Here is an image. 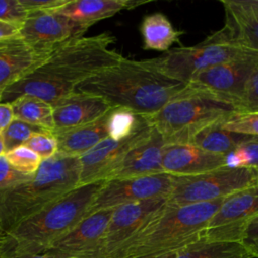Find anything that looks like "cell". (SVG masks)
<instances>
[{
	"instance_id": "obj_27",
	"label": "cell",
	"mask_w": 258,
	"mask_h": 258,
	"mask_svg": "<svg viewBox=\"0 0 258 258\" xmlns=\"http://www.w3.org/2000/svg\"><path fill=\"white\" fill-rule=\"evenodd\" d=\"M147 123L143 115L125 108H112L107 116L108 137L114 140L126 138Z\"/></svg>"
},
{
	"instance_id": "obj_36",
	"label": "cell",
	"mask_w": 258,
	"mask_h": 258,
	"mask_svg": "<svg viewBox=\"0 0 258 258\" xmlns=\"http://www.w3.org/2000/svg\"><path fill=\"white\" fill-rule=\"evenodd\" d=\"M33 175L20 173L11 166L5 155H0V189L28 180Z\"/></svg>"
},
{
	"instance_id": "obj_5",
	"label": "cell",
	"mask_w": 258,
	"mask_h": 258,
	"mask_svg": "<svg viewBox=\"0 0 258 258\" xmlns=\"http://www.w3.org/2000/svg\"><path fill=\"white\" fill-rule=\"evenodd\" d=\"M80 186V157L54 156L42 160L33 176L0 189V235L51 206Z\"/></svg>"
},
{
	"instance_id": "obj_18",
	"label": "cell",
	"mask_w": 258,
	"mask_h": 258,
	"mask_svg": "<svg viewBox=\"0 0 258 258\" xmlns=\"http://www.w3.org/2000/svg\"><path fill=\"white\" fill-rule=\"evenodd\" d=\"M53 49H39L21 39L0 42V102L5 90L40 64Z\"/></svg>"
},
{
	"instance_id": "obj_14",
	"label": "cell",
	"mask_w": 258,
	"mask_h": 258,
	"mask_svg": "<svg viewBox=\"0 0 258 258\" xmlns=\"http://www.w3.org/2000/svg\"><path fill=\"white\" fill-rule=\"evenodd\" d=\"M113 210H102L87 216L45 252L64 258H99L102 239Z\"/></svg>"
},
{
	"instance_id": "obj_19",
	"label": "cell",
	"mask_w": 258,
	"mask_h": 258,
	"mask_svg": "<svg viewBox=\"0 0 258 258\" xmlns=\"http://www.w3.org/2000/svg\"><path fill=\"white\" fill-rule=\"evenodd\" d=\"M51 106L54 122L52 132L94 122L113 108L102 98L83 93H73Z\"/></svg>"
},
{
	"instance_id": "obj_6",
	"label": "cell",
	"mask_w": 258,
	"mask_h": 258,
	"mask_svg": "<svg viewBox=\"0 0 258 258\" xmlns=\"http://www.w3.org/2000/svg\"><path fill=\"white\" fill-rule=\"evenodd\" d=\"M240 112L232 103L187 85L156 113L144 116L166 144L187 143L199 131Z\"/></svg>"
},
{
	"instance_id": "obj_26",
	"label": "cell",
	"mask_w": 258,
	"mask_h": 258,
	"mask_svg": "<svg viewBox=\"0 0 258 258\" xmlns=\"http://www.w3.org/2000/svg\"><path fill=\"white\" fill-rule=\"evenodd\" d=\"M225 9V25L231 38L245 49L258 51V16Z\"/></svg>"
},
{
	"instance_id": "obj_4",
	"label": "cell",
	"mask_w": 258,
	"mask_h": 258,
	"mask_svg": "<svg viewBox=\"0 0 258 258\" xmlns=\"http://www.w3.org/2000/svg\"><path fill=\"white\" fill-rule=\"evenodd\" d=\"M224 199L191 205L165 204L114 258H151L183 248L202 239Z\"/></svg>"
},
{
	"instance_id": "obj_25",
	"label": "cell",
	"mask_w": 258,
	"mask_h": 258,
	"mask_svg": "<svg viewBox=\"0 0 258 258\" xmlns=\"http://www.w3.org/2000/svg\"><path fill=\"white\" fill-rule=\"evenodd\" d=\"M14 118L52 132L54 129L52 106L30 95H23L11 103Z\"/></svg>"
},
{
	"instance_id": "obj_32",
	"label": "cell",
	"mask_w": 258,
	"mask_h": 258,
	"mask_svg": "<svg viewBox=\"0 0 258 258\" xmlns=\"http://www.w3.org/2000/svg\"><path fill=\"white\" fill-rule=\"evenodd\" d=\"M24 145L36 153L41 160L54 156L57 151L56 140L49 131L32 134Z\"/></svg>"
},
{
	"instance_id": "obj_17",
	"label": "cell",
	"mask_w": 258,
	"mask_h": 258,
	"mask_svg": "<svg viewBox=\"0 0 258 258\" xmlns=\"http://www.w3.org/2000/svg\"><path fill=\"white\" fill-rule=\"evenodd\" d=\"M226 166L224 155L208 152L189 143L166 144L162 171L173 176H191Z\"/></svg>"
},
{
	"instance_id": "obj_8",
	"label": "cell",
	"mask_w": 258,
	"mask_h": 258,
	"mask_svg": "<svg viewBox=\"0 0 258 258\" xmlns=\"http://www.w3.org/2000/svg\"><path fill=\"white\" fill-rule=\"evenodd\" d=\"M258 184V171L250 168L221 167L191 176H175L166 199L168 205H191L225 199Z\"/></svg>"
},
{
	"instance_id": "obj_11",
	"label": "cell",
	"mask_w": 258,
	"mask_h": 258,
	"mask_svg": "<svg viewBox=\"0 0 258 258\" xmlns=\"http://www.w3.org/2000/svg\"><path fill=\"white\" fill-rule=\"evenodd\" d=\"M258 215V184L224 199L202 238L207 241L240 242L246 224Z\"/></svg>"
},
{
	"instance_id": "obj_35",
	"label": "cell",
	"mask_w": 258,
	"mask_h": 258,
	"mask_svg": "<svg viewBox=\"0 0 258 258\" xmlns=\"http://www.w3.org/2000/svg\"><path fill=\"white\" fill-rule=\"evenodd\" d=\"M240 243L251 258H258V215L246 224Z\"/></svg>"
},
{
	"instance_id": "obj_10",
	"label": "cell",
	"mask_w": 258,
	"mask_h": 258,
	"mask_svg": "<svg viewBox=\"0 0 258 258\" xmlns=\"http://www.w3.org/2000/svg\"><path fill=\"white\" fill-rule=\"evenodd\" d=\"M174 180L175 176L164 172L140 177L105 180L87 216L98 211L115 209L125 204L168 197Z\"/></svg>"
},
{
	"instance_id": "obj_20",
	"label": "cell",
	"mask_w": 258,
	"mask_h": 258,
	"mask_svg": "<svg viewBox=\"0 0 258 258\" xmlns=\"http://www.w3.org/2000/svg\"><path fill=\"white\" fill-rule=\"evenodd\" d=\"M107 116L108 112L94 122L52 132L57 144L56 154L80 157L99 142L108 138Z\"/></svg>"
},
{
	"instance_id": "obj_1",
	"label": "cell",
	"mask_w": 258,
	"mask_h": 258,
	"mask_svg": "<svg viewBox=\"0 0 258 258\" xmlns=\"http://www.w3.org/2000/svg\"><path fill=\"white\" fill-rule=\"evenodd\" d=\"M114 42L115 37L104 32L55 47L40 64L7 88L0 103H11L20 96L30 95L53 105L73 94L79 84L124 57L111 48Z\"/></svg>"
},
{
	"instance_id": "obj_9",
	"label": "cell",
	"mask_w": 258,
	"mask_h": 258,
	"mask_svg": "<svg viewBox=\"0 0 258 258\" xmlns=\"http://www.w3.org/2000/svg\"><path fill=\"white\" fill-rule=\"evenodd\" d=\"M258 66V51L245 50L235 58L192 77L187 85L234 104L238 109L247 83Z\"/></svg>"
},
{
	"instance_id": "obj_13",
	"label": "cell",
	"mask_w": 258,
	"mask_h": 258,
	"mask_svg": "<svg viewBox=\"0 0 258 258\" xmlns=\"http://www.w3.org/2000/svg\"><path fill=\"white\" fill-rule=\"evenodd\" d=\"M91 26L52 10L29 11L20 27L21 40L39 49L55 47L83 37Z\"/></svg>"
},
{
	"instance_id": "obj_2",
	"label": "cell",
	"mask_w": 258,
	"mask_h": 258,
	"mask_svg": "<svg viewBox=\"0 0 258 258\" xmlns=\"http://www.w3.org/2000/svg\"><path fill=\"white\" fill-rule=\"evenodd\" d=\"M187 85L162 73L150 59L123 57L79 84L74 93L102 98L113 108H125L143 116L159 111Z\"/></svg>"
},
{
	"instance_id": "obj_15",
	"label": "cell",
	"mask_w": 258,
	"mask_h": 258,
	"mask_svg": "<svg viewBox=\"0 0 258 258\" xmlns=\"http://www.w3.org/2000/svg\"><path fill=\"white\" fill-rule=\"evenodd\" d=\"M165 145L162 135L151 125L146 134L127 150L106 180L140 177L163 172L162 156Z\"/></svg>"
},
{
	"instance_id": "obj_3",
	"label": "cell",
	"mask_w": 258,
	"mask_h": 258,
	"mask_svg": "<svg viewBox=\"0 0 258 258\" xmlns=\"http://www.w3.org/2000/svg\"><path fill=\"white\" fill-rule=\"evenodd\" d=\"M105 180L80 185L36 215L20 222L1 239L0 258L44 253L87 217Z\"/></svg>"
},
{
	"instance_id": "obj_23",
	"label": "cell",
	"mask_w": 258,
	"mask_h": 258,
	"mask_svg": "<svg viewBox=\"0 0 258 258\" xmlns=\"http://www.w3.org/2000/svg\"><path fill=\"white\" fill-rule=\"evenodd\" d=\"M151 258H251L240 242L201 239L178 250Z\"/></svg>"
},
{
	"instance_id": "obj_24",
	"label": "cell",
	"mask_w": 258,
	"mask_h": 258,
	"mask_svg": "<svg viewBox=\"0 0 258 258\" xmlns=\"http://www.w3.org/2000/svg\"><path fill=\"white\" fill-rule=\"evenodd\" d=\"M249 137L251 136L231 132L223 127V123H218L199 131L187 143L208 152L226 156Z\"/></svg>"
},
{
	"instance_id": "obj_38",
	"label": "cell",
	"mask_w": 258,
	"mask_h": 258,
	"mask_svg": "<svg viewBox=\"0 0 258 258\" xmlns=\"http://www.w3.org/2000/svg\"><path fill=\"white\" fill-rule=\"evenodd\" d=\"M68 0H20L28 11L54 10L62 6Z\"/></svg>"
},
{
	"instance_id": "obj_41",
	"label": "cell",
	"mask_w": 258,
	"mask_h": 258,
	"mask_svg": "<svg viewBox=\"0 0 258 258\" xmlns=\"http://www.w3.org/2000/svg\"><path fill=\"white\" fill-rule=\"evenodd\" d=\"M14 258H64L58 254L53 253H41V254H26V255H20L16 256Z\"/></svg>"
},
{
	"instance_id": "obj_16",
	"label": "cell",
	"mask_w": 258,
	"mask_h": 258,
	"mask_svg": "<svg viewBox=\"0 0 258 258\" xmlns=\"http://www.w3.org/2000/svg\"><path fill=\"white\" fill-rule=\"evenodd\" d=\"M150 127L148 122L130 136L119 140L108 137L80 156V185L106 180L127 150L141 139Z\"/></svg>"
},
{
	"instance_id": "obj_37",
	"label": "cell",
	"mask_w": 258,
	"mask_h": 258,
	"mask_svg": "<svg viewBox=\"0 0 258 258\" xmlns=\"http://www.w3.org/2000/svg\"><path fill=\"white\" fill-rule=\"evenodd\" d=\"M222 4L240 14L258 16V0H228L222 1Z\"/></svg>"
},
{
	"instance_id": "obj_33",
	"label": "cell",
	"mask_w": 258,
	"mask_h": 258,
	"mask_svg": "<svg viewBox=\"0 0 258 258\" xmlns=\"http://www.w3.org/2000/svg\"><path fill=\"white\" fill-rule=\"evenodd\" d=\"M29 11L20 0H0V21L16 24L21 27Z\"/></svg>"
},
{
	"instance_id": "obj_31",
	"label": "cell",
	"mask_w": 258,
	"mask_h": 258,
	"mask_svg": "<svg viewBox=\"0 0 258 258\" xmlns=\"http://www.w3.org/2000/svg\"><path fill=\"white\" fill-rule=\"evenodd\" d=\"M223 127L231 132L258 137V111L238 112L223 123Z\"/></svg>"
},
{
	"instance_id": "obj_43",
	"label": "cell",
	"mask_w": 258,
	"mask_h": 258,
	"mask_svg": "<svg viewBox=\"0 0 258 258\" xmlns=\"http://www.w3.org/2000/svg\"><path fill=\"white\" fill-rule=\"evenodd\" d=\"M1 239H2V236L0 235V245H1Z\"/></svg>"
},
{
	"instance_id": "obj_29",
	"label": "cell",
	"mask_w": 258,
	"mask_h": 258,
	"mask_svg": "<svg viewBox=\"0 0 258 258\" xmlns=\"http://www.w3.org/2000/svg\"><path fill=\"white\" fill-rule=\"evenodd\" d=\"M45 131L46 130L40 127L30 125L28 123H25L14 118L10 125L2 132L5 153L18 146L24 145V143L29 139V137L32 134Z\"/></svg>"
},
{
	"instance_id": "obj_12",
	"label": "cell",
	"mask_w": 258,
	"mask_h": 258,
	"mask_svg": "<svg viewBox=\"0 0 258 258\" xmlns=\"http://www.w3.org/2000/svg\"><path fill=\"white\" fill-rule=\"evenodd\" d=\"M166 199L155 198L115 208L102 239L99 258H114L119 249L166 204Z\"/></svg>"
},
{
	"instance_id": "obj_42",
	"label": "cell",
	"mask_w": 258,
	"mask_h": 258,
	"mask_svg": "<svg viewBox=\"0 0 258 258\" xmlns=\"http://www.w3.org/2000/svg\"><path fill=\"white\" fill-rule=\"evenodd\" d=\"M4 153H5V149H4V140H3L2 133H0V155H3Z\"/></svg>"
},
{
	"instance_id": "obj_34",
	"label": "cell",
	"mask_w": 258,
	"mask_h": 258,
	"mask_svg": "<svg viewBox=\"0 0 258 258\" xmlns=\"http://www.w3.org/2000/svg\"><path fill=\"white\" fill-rule=\"evenodd\" d=\"M240 112L258 111V66L252 73L239 105Z\"/></svg>"
},
{
	"instance_id": "obj_40",
	"label": "cell",
	"mask_w": 258,
	"mask_h": 258,
	"mask_svg": "<svg viewBox=\"0 0 258 258\" xmlns=\"http://www.w3.org/2000/svg\"><path fill=\"white\" fill-rule=\"evenodd\" d=\"M14 120V114L10 103H0V133H2Z\"/></svg>"
},
{
	"instance_id": "obj_22",
	"label": "cell",
	"mask_w": 258,
	"mask_h": 258,
	"mask_svg": "<svg viewBox=\"0 0 258 258\" xmlns=\"http://www.w3.org/2000/svg\"><path fill=\"white\" fill-rule=\"evenodd\" d=\"M139 30L146 50L168 51L173 43L179 41L183 33L175 29L170 20L161 12H154L143 17Z\"/></svg>"
},
{
	"instance_id": "obj_21",
	"label": "cell",
	"mask_w": 258,
	"mask_h": 258,
	"mask_svg": "<svg viewBox=\"0 0 258 258\" xmlns=\"http://www.w3.org/2000/svg\"><path fill=\"white\" fill-rule=\"evenodd\" d=\"M146 1L136 0H68L62 6L52 11L74 21L94 25L96 22L112 17L124 9L136 8Z\"/></svg>"
},
{
	"instance_id": "obj_28",
	"label": "cell",
	"mask_w": 258,
	"mask_h": 258,
	"mask_svg": "<svg viewBox=\"0 0 258 258\" xmlns=\"http://www.w3.org/2000/svg\"><path fill=\"white\" fill-rule=\"evenodd\" d=\"M226 166L258 171V137H249L225 156Z\"/></svg>"
},
{
	"instance_id": "obj_30",
	"label": "cell",
	"mask_w": 258,
	"mask_h": 258,
	"mask_svg": "<svg viewBox=\"0 0 258 258\" xmlns=\"http://www.w3.org/2000/svg\"><path fill=\"white\" fill-rule=\"evenodd\" d=\"M4 155L13 168L26 175H33L38 170L42 161L36 153L25 145L18 146Z\"/></svg>"
},
{
	"instance_id": "obj_39",
	"label": "cell",
	"mask_w": 258,
	"mask_h": 258,
	"mask_svg": "<svg viewBox=\"0 0 258 258\" xmlns=\"http://www.w3.org/2000/svg\"><path fill=\"white\" fill-rule=\"evenodd\" d=\"M18 39H21L20 26L13 23L0 21V42H8Z\"/></svg>"
},
{
	"instance_id": "obj_7",
	"label": "cell",
	"mask_w": 258,
	"mask_h": 258,
	"mask_svg": "<svg viewBox=\"0 0 258 258\" xmlns=\"http://www.w3.org/2000/svg\"><path fill=\"white\" fill-rule=\"evenodd\" d=\"M245 50L222 27L196 45L172 48L149 59L165 75L187 85L196 75L231 60Z\"/></svg>"
}]
</instances>
